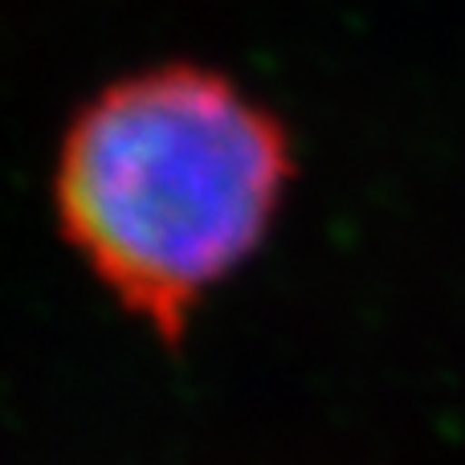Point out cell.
Instances as JSON below:
<instances>
[{"label":"cell","mask_w":465,"mask_h":465,"mask_svg":"<svg viewBox=\"0 0 465 465\" xmlns=\"http://www.w3.org/2000/svg\"><path fill=\"white\" fill-rule=\"evenodd\" d=\"M294 180V143L229 74L163 62L70 114L49 201L90 278L176 347L217 286L265 245Z\"/></svg>","instance_id":"cell-1"}]
</instances>
